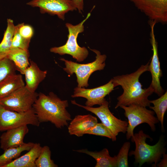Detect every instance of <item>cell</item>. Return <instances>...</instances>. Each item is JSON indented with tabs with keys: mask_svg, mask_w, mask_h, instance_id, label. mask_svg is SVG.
Returning a JSON list of instances; mask_svg holds the SVG:
<instances>
[{
	"mask_svg": "<svg viewBox=\"0 0 167 167\" xmlns=\"http://www.w3.org/2000/svg\"><path fill=\"white\" fill-rule=\"evenodd\" d=\"M149 62L145 65H142L131 73L116 76L112 79L114 87L120 86L123 89L122 94L117 98L118 101L115 109L121 105L128 106L132 104L145 107L150 106L148 97L154 92V90L150 85L143 89L139 80L142 74L149 71Z\"/></svg>",
	"mask_w": 167,
	"mask_h": 167,
	"instance_id": "cell-1",
	"label": "cell"
},
{
	"mask_svg": "<svg viewBox=\"0 0 167 167\" xmlns=\"http://www.w3.org/2000/svg\"><path fill=\"white\" fill-rule=\"evenodd\" d=\"M68 106L67 100H61L52 92L47 95L40 92L32 107L40 123L50 122L62 129L68 126V122L72 120L66 109Z\"/></svg>",
	"mask_w": 167,
	"mask_h": 167,
	"instance_id": "cell-2",
	"label": "cell"
},
{
	"mask_svg": "<svg viewBox=\"0 0 167 167\" xmlns=\"http://www.w3.org/2000/svg\"><path fill=\"white\" fill-rule=\"evenodd\" d=\"M147 138H151L142 130L134 134L131 141L135 143V149L131 151L128 155L134 156L135 162L139 167L146 162L154 163L152 165L156 167L166 152L163 139L161 137L156 144L150 145L146 142Z\"/></svg>",
	"mask_w": 167,
	"mask_h": 167,
	"instance_id": "cell-3",
	"label": "cell"
},
{
	"mask_svg": "<svg viewBox=\"0 0 167 167\" xmlns=\"http://www.w3.org/2000/svg\"><path fill=\"white\" fill-rule=\"evenodd\" d=\"M88 48L96 54L95 60L91 62L79 64L64 58L60 59L65 62L66 67L63 69L69 75L74 73L76 75L77 87L79 88L87 87L89 86L88 80L91 75L95 71L103 70L105 66L106 55L101 54L99 50Z\"/></svg>",
	"mask_w": 167,
	"mask_h": 167,
	"instance_id": "cell-4",
	"label": "cell"
},
{
	"mask_svg": "<svg viewBox=\"0 0 167 167\" xmlns=\"http://www.w3.org/2000/svg\"><path fill=\"white\" fill-rule=\"evenodd\" d=\"M90 15L91 13H88L84 20L76 25L66 23L65 25L68 29V34L66 43L61 46L51 48L50 51L60 55H70L79 62H82L86 59L89 54L88 51L85 47H81L78 45L77 38L79 34L84 32V24Z\"/></svg>",
	"mask_w": 167,
	"mask_h": 167,
	"instance_id": "cell-5",
	"label": "cell"
},
{
	"mask_svg": "<svg viewBox=\"0 0 167 167\" xmlns=\"http://www.w3.org/2000/svg\"><path fill=\"white\" fill-rule=\"evenodd\" d=\"M120 107L123 109L124 115L128 120V125L126 131V138L127 139L133 138L134 130L138 125L146 123L150 126L153 131L156 130L155 124L159 121L154 116L153 111L149 110L146 107L135 104L128 106L121 105Z\"/></svg>",
	"mask_w": 167,
	"mask_h": 167,
	"instance_id": "cell-6",
	"label": "cell"
},
{
	"mask_svg": "<svg viewBox=\"0 0 167 167\" xmlns=\"http://www.w3.org/2000/svg\"><path fill=\"white\" fill-rule=\"evenodd\" d=\"M40 124L33 107L20 113L8 110L0 105V131L28 125L38 127Z\"/></svg>",
	"mask_w": 167,
	"mask_h": 167,
	"instance_id": "cell-7",
	"label": "cell"
},
{
	"mask_svg": "<svg viewBox=\"0 0 167 167\" xmlns=\"http://www.w3.org/2000/svg\"><path fill=\"white\" fill-rule=\"evenodd\" d=\"M38 96V93L30 91L25 86L0 99V105L9 110L25 112L32 108Z\"/></svg>",
	"mask_w": 167,
	"mask_h": 167,
	"instance_id": "cell-8",
	"label": "cell"
},
{
	"mask_svg": "<svg viewBox=\"0 0 167 167\" xmlns=\"http://www.w3.org/2000/svg\"><path fill=\"white\" fill-rule=\"evenodd\" d=\"M73 104L82 107L86 110L95 114L101 123L108 128L116 136L120 132L125 133L126 132L128 122L116 117L111 113L109 108V103L105 100L99 107H88L79 104L75 100H72Z\"/></svg>",
	"mask_w": 167,
	"mask_h": 167,
	"instance_id": "cell-9",
	"label": "cell"
},
{
	"mask_svg": "<svg viewBox=\"0 0 167 167\" xmlns=\"http://www.w3.org/2000/svg\"><path fill=\"white\" fill-rule=\"evenodd\" d=\"M137 8L143 13L149 22L167 23V0H131Z\"/></svg>",
	"mask_w": 167,
	"mask_h": 167,
	"instance_id": "cell-10",
	"label": "cell"
},
{
	"mask_svg": "<svg viewBox=\"0 0 167 167\" xmlns=\"http://www.w3.org/2000/svg\"><path fill=\"white\" fill-rule=\"evenodd\" d=\"M27 4L39 7L41 13L56 15L63 20L66 13L76 10L71 0H32Z\"/></svg>",
	"mask_w": 167,
	"mask_h": 167,
	"instance_id": "cell-11",
	"label": "cell"
},
{
	"mask_svg": "<svg viewBox=\"0 0 167 167\" xmlns=\"http://www.w3.org/2000/svg\"><path fill=\"white\" fill-rule=\"evenodd\" d=\"M112 79L107 84L99 87L86 89L76 87L74 89L72 97H83L87 99L85 105L88 107L101 105L106 100L105 97L114 90Z\"/></svg>",
	"mask_w": 167,
	"mask_h": 167,
	"instance_id": "cell-12",
	"label": "cell"
},
{
	"mask_svg": "<svg viewBox=\"0 0 167 167\" xmlns=\"http://www.w3.org/2000/svg\"><path fill=\"white\" fill-rule=\"evenodd\" d=\"M149 24L151 28L150 42L153 51L151 63L149 65V71L152 76V81L150 85L153 88L154 92L160 96L163 94L165 90L162 88L160 82L162 73L158 57L157 43L154 32V28L156 24L154 22H151L149 23Z\"/></svg>",
	"mask_w": 167,
	"mask_h": 167,
	"instance_id": "cell-13",
	"label": "cell"
},
{
	"mask_svg": "<svg viewBox=\"0 0 167 167\" xmlns=\"http://www.w3.org/2000/svg\"><path fill=\"white\" fill-rule=\"evenodd\" d=\"M29 132L28 125L8 129L0 137V147L4 151L23 145L24 138Z\"/></svg>",
	"mask_w": 167,
	"mask_h": 167,
	"instance_id": "cell-14",
	"label": "cell"
},
{
	"mask_svg": "<svg viewBox=\"0 0 167 167\" xmlns=\"http://www.w3.org/2000/svg\"><path fill=\"white\" fill-rule=\"evenodd\" d=\"M98 123L96 117L90 114L78 115L71 120L68 125V132L71 135L83 136L86 131Z\"/></svg>",
	"mask_w": 167,
	"mask_h": 167,
	"instance_id": "cell-15",
	"label": "cell"
},
{
	"mask_svg": "<svg viewBox=\"0 0 167 167\" xmlns=\"http://www.w3.org/2000/svg\"><path fill=\"white\" fill-rule=\"evenodd\" d=\"M47 73V71L41 70L35 62L30 60V65L24 74L26 83L25 86L30 91L36 92L39 84L46 77Z\"/></svg>",
	"mask_w": 167,
	"mask_h": 167,
	"instance_id": "cell-16",
	"label": "cell"
},
{
	"mask_svg": "<svg viewBox=\"0 0 167 167\" xmlns=\"http://www.w3.org/2000/svg\"><path fill=\"white\" fill-rule=\"evenodd\" d=\"M42 148L40 143H34L26 154L14 160L4 167H36L35 161L40 154Z\"/></svg>",
	"mask_w": 167,
	"mask_h": 167,
	"instance_id": "cell-17",
	"label": "cell"
},
{
	"mask_svg": "<svg viewBox=\"0 0 167 167\" xmlns=\"http://www.w3.org/2000/svg\"><path fill=\"white\" fill-rule=\"evenodd\" d=\"M25 86L21 74L10 75L0 81V99Z\"/></svg>",
	"mask_w": 167,
	"mask_h": 167,
	"instance_id": "cell-18",
	"label": "cell"
},
{
	"mask_svg": "<svg viewBox=\"0 0 167 167\" xmlns=\"http://www.w3.org/2000/svg\"><path fill=\"white\" fill-rule=\"evenodd\" d=\"M79 153H85L92 157L96 161L95 167H117L115 156L111 157L106 148L97 151H92L86 149L74 150Z\"/></svg>",
	"mask_w": 167,
	"mask_h": 167,
	"instance_id": "cell-19",
	"label": "cell"
},
{
	"mask_svg": "<svg viewBox=\"0 0 167 167\" xmlns=\"http://www.w3.org/2000/svg\"><path fill=\"white\" fill-rule=\"evenodd\" d=\"M29 50L19 48L11 49L6 58L14 63L16 71L24 75L26 69L30 65Z\"/></svg>",
	"mask_w": 167,
	"mask_h": 167,
	"instance_id": "cell-20",
	"label": "cell"
},
{
	"mask_svg": "<svg viewBox=\"0 0 167 167\" xmlns=\"http://www.w3.org/2000/svg\"><path fill=\"white\" fill-rule=\"evenodd\" d=\"M15 27L13 20L8 19L7 28L4 32L3 39L0 43V59L6 58L11 50Z\"/></svg>",
	"mask_w": 167,
	"mask_h": 167,
	"instance_id": "cell-21",
	"label": "cell"
},
{
	"mask_svg": "<svg viewBox=\"0 0 167 167\" xmlns=\"http://www.w3.org/2000/svg\"><path fill=\"white\" fill-rule=\"evenodd\" d=\"M34 144V143L29 142L25 143L20 146L8 148L4 151L3 153L0 155V167H4L19 157L23 152L28 151L33 147Z\"/></svg>",
	"mask_w": 167,
	"mask_h": 167,
	"instance_id": "cell-22",
	"label": "cell"
},
{
	"mask_svg": "<svg viewBox=\"0 0 167 167\" xmlns=\"http://www.w3.org/2000/svg\"><path fill=\"white\" fill-rule=\"evenodd\" d=\"M150 102L153 105V106H150V108L156 114L157 119L161 123V128L164 129V116L167 109V91L158 98L150 100Z\"/></svg>",
	"mask_w": 167,
	"mask_h": 167,
	"instance_id": "cell-23",
	"label": "cell"
},
{
	"mask_svg": "<svg viewBox=\"0 0 167 167\" xmlns=\"http://www.w3.org/2000/svg\"><path fill=\"white\" fill-rule=\"evenodd\" d=\"M51 154L49 146L46 145L42 147L40 154L35 161L36 167H58V165L51 159Z\"/></svg>",
	"mask_w": 167,
	"mask_h": 167,
	"instance_id": "cell-24",
	"label": "cell"
},
{
	"mask_svg": "<svg viewBox=\"0 0 167 167\" xmlns=\"http://www.w3.org/2000/svg\"><path fill=\"white\" fill-rule=\"evenodd\" d=\"M85 134L93 135L105 137L115 141L117 138L113 132L102 123H97L93 126L87 130Z\"/></svg>",
	"mask_w": 167,
	"mask_h": 167,
	"instance_id": "cell-25",
	"label": "cell"
},
{
	"mask_svg": "<svg viewBox=\"0 0 167 167\" xmlns=\"http://www.w3.org/2000/svg\"><path fill=\"white\" fill-rule=\"evenodd\" d=\"M13 62L7 58L0 59V81L7 76L16 74Z\"/></svg>",
	"mask_w": 167,
	"mask_h": 167,
	"instance_id": "cell-26",
	"label": "cell"
},
{
	"mask_svg": "<svg viewBox=\"0 0 167 167\" xmlns=\"http://www.w3.org/2000/svg\"><path fill=\"white\" fill-rule=\"evenodd\" d=\"M130 147V143L129 142H125L120 150L118 154L115 156L117 167L129 166L128 159Z\"/></svg>",
	"mask_w": 167,
	"mask_h": 167,
	"instance_id": "cell-27",
	"label": "cell"
},
{
	"mask_svg": "<svg viewBox=\"0 0 167 167\" xmlns=\"http://www.w3.org/2000/svg\"><path fill=\"white\" fill-rule=\"evenodd\" d=\"M30 40H26L20 34L18 30V26H15L14 34L13 38L11 49L19 48L28 50Z\"/></svg>",
	"mask_w": 167,
	"mask_h": 167,
	"instance_id": "cell-28",
	"label": "cell"
},
{
	"mask_svg": "<svg viewBox=\"0 0 167 167\" xmlns=\"http://www.w3.org/2000/svg\"><path fill=\"white\" fill-rule=\"evenodd\" d=\"M19 32L21 36L25 39L31 40L34 34V30L33 28L28 24H25L24 23L18 24Z\"/></svg>",
	"mask_w": 167,
	"mask_h": 167,
	"instance_id": "cell-29",
	"label": "cell"
},
{
	"mask_svg": "<svg viewBox=\"0 0 167 167\" xmlns=\"http://www.w3.org/2000/svg\"><path fill=\"white\" fill-rule=\"evenodd\" d=\"M76 9L82 14L84 8V0H71Z\"/></svg>",
	"mask_w": 167,
	"mask_h": 167,
	"instance_id": "cell-30",
	"label": "cell"
},
{
	"mask_svg": "<svg viewBox=\"0 0 167 167\" xmlns=\"http://www.w3.org/2000/svg\"><path fill=\"white\" fill-rule=\"evenodd\" d=\"M162 156H163L162 159L156 165L158 167H167V154L165 153Z\"/></svg>",
	"mask_w": 167,
	"mask_h": 167,
	"instance_id": "cell-31",
	"label": "cell"
}]
</instances>
